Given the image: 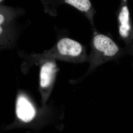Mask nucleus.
Masks as SVG:
<instances>
[{
  "label": "nucleus",
  "mask_w": 133,
  "mask_h": 133,
  "mask_svg": "<svg viewBox=\"0 0 133 133\" xmlns=\"http://www.w3.org/2000/svg\"><path fill=\"white\" fill-rule=\"evenodd\" d=\"M92 29L91 49L88 56L90 66L87 74L103 64L117 60L127 54L125 49L119 46L110 36L99 32L96 28Z\"/></svg>",
  "instance_id": "f257e3e1"
},
{
  "label": "nucleus",
  "mask_w": 133,
  "mask_h": 133,
  "mask_svg": "<svg viewBox=\"0 0 133 133\" xmlns=\"http://www.w3.org/2000/svg\"><path fill=\"white\" fill-rule=\"evenodd\" d=\"M55 50L60 56L75 62H88L85 47L77 41L68 37L60 39L57 44Z\"/></svg>",
  "instance_id": "f03ea898"
},
{
  "label": "nucleus",
  "mask_w": 133,
  "mask_h": 133,
  "mask_svg": "<svg viewBox=\"0 0 133 133\" xmlns=\"http://www.w3.org/2000/svg\"><path fill=\"white\" fill-rule=\"evenodd\" d=\"M117 18L119 37L125 43L127 54L133 56V25L127 4L121 8Z\"/></svg>",
  "instance_id": "7ed1b4c3"
},
{
  "label": "nucleus",
  "mask_w": 133,
  "mask_h": 133,
  "mask_svg": "<svg viewBox=\"0 0 133 133\" xmlns=\"http://www.w3.org/2000/svg\"><path fill=\"white\" fill-rule=\"evenodd\" d=\"M35 108L28 99L20 95L17 100L16 113L17 117L25 122L31 121L36 115Z\"/></svg>",
  "instance_id": "20e7f679"
},
{
  "label": "nucleus",
  "mask_w": 133,
  "mask_h": 133,
  "mask_svg": "<svg viewBox=\"0 0 133 133\" xmlns=\"http://www.w3.org/2000/svg\"><path fill=\"white\" fill-rule=\"evenodd\" d=\"M57 70L54 62H45L41 66L40 70V85L43 88L48 87L51 84Z\"/></svg>",
  "instance_id": "39448f33"
},
{
  "label": "nucleus",
  "mask_w": 133,
  "mask_h": 133,
  "mask_svg": "<svg viewBox=\"0 0 133 133\" xmlns=\"http://www.w3.org/2000/svg\"><path fill=\"white\" fill-rule=\"evenodd\" d=\"M64 2L84 13L90 22L92 29H95L94 12L90 0H64Z\"/></svg>",
  "instance_id": "423d86ee"
},
{
  "label": "nucleus",
  "mask_w": 133,
  "mask_h": 133,
  "mask_svg": "<svg viewBox=\"0 0 133 133\" xmlns=\"http://www.w3.org/2000/svg\"><path fill=\"white\" fill-rule=\"evenodd\" d=\"M2 0H1V1H2Z\"/></svg>",
  "instance_id": "0eeeda50"
},
{
  "label": "nucleus",
  "mask_w": 133,
  "mask_h": 133,
  "mask_svg": "<svg viewBox=\"0 0 133 133\" xmlns=\"http://www.w3.org/2000/svg\"></svg>",
  "instance_id": "6e6552de"
}]
</instances>
